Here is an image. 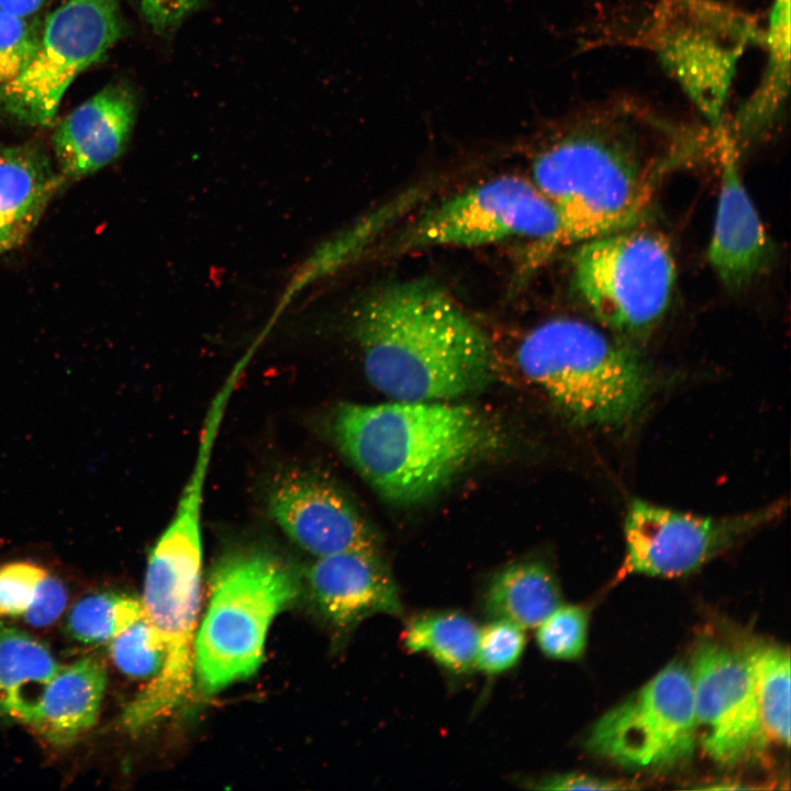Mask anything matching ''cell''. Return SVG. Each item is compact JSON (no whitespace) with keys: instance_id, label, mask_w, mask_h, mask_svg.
Here are the masks:
<instances>
[{"instance_id":"15","label":"cell","mask_w":791,"mask_h":791,"mask_svg":"<svg viewBox=\"0 0 791 791\" xmlns=\"http://www.w3.org/2000/svg\"><path fill=\"white\" fill-rule=\"evenodd\" d=\"M307 580L319 613L342 636L369 616L403 612L399 587L379 552L316 557Z\"/></svg>"},{"instance_id":"17","label":"cell","mask_w":791,"mask_h":791,"mask_svg":"<svg viewBox=\"0 0 791 791\" xmlns=\"http://www.w3.org/2000/svg\"><path fill=\"white\" fill-rule=\"evenodd\" d=\"M64 180L40 147L0 145V256L24 242Z\"/></svg>"},{"instance_id":"13","label":"cell","mask_w":791,"mask_h":791,"mask_svg":"<svg viewBox=\"0 0 791 791\" xmlns=\"http://www.w3.org/2000/svg\"><path fill=\"white\" fill-rule=\"evenodd\" d=\"M270 516L312 556L379 552V542L352 502L324 477L293 468L279 474L267 494Z\"/></svg>"},{"instance_id":"22","label":"cell","mask_w":791,"mask_h":791,"mask_svg":"<svg viewBox=\"0 0 791 791\" xmlns=\"http://www.w3.org/2000/svg\"><path fill=\"white\" fill-rule=\"evenodd\" d=\"M759 715L768 738L790 745V654L778 645L747 653Z\"/></svg>"},{"instance_id":"4","label":"cell","mask_w":791,"mask_h":791,"mask_svg":"<svg viewBox=\"0 0 791 791\" xmlns=\"http://www.w3.org/2000/svg\"><path fill=\"white\" fill-rule=\"evenodd\" d=\"M203 492L183 488L175 513L152 548L142 608L165 651L163 665L126 706L123 725L138 732L168 716L191 695L194 632L200 609Z\"/></svg>"},{"instance_id":"2","label":"cell","mask_w":791,"mask_h":791,"mask_svg":"<svg viewBox=\"0 0 791 791\" xmlns=\"http://www.w3.org/2000/svg\"><path fill=\"white\" fill-rule=\"evenodd\" d=\"M667 131L640 105L615 101L537 155L532 181L555 207L565 246L640 224L668 166L653 141Z\"/></svg>"},{"instance_id":"9","label":"cell","mask_w":791,"mask_h":791,"mask_svg":"<svg viewBox=\"0 0 791 791\" xmlns=\"http://www.w3.org/2000/svg\"><path fill=\"white\" fill-rule=\"evenodd\" d=\"M123 30L120 0H66L43 23L25 69L0 86V112L26 125H49L70 83L105 56Z\"/></svg>"},{"instance_id":"20","label":"cell","mask_w":791,"mask_h":791,"mask_svg":"<svg viewBox=\"0 0 791 791\" xmlns=\"http://www.w3.org/2000/svg\"><path fill=\"white\" fill-rule=\"evenodd\" d=\"M561 604L558 580L541 560L509 564L488 581L482 608L489 619L511 621L523 628L539 625Z\"/></svg>"},{"instance_id":"10","label":"cell","mask_w":791,"mask_h":791,"mask_svg":"<svg viewBox=\"0 0 791 791\" xmlns=\"http://www.w3.org/2000/svg\"><path fill=\"white\" fill-rule=\"evenodd\" d=\"M697 737L690 670L671 662L592 726L587 747L630 768H659L692 755Z\"/></svg>"},{"instance_id":"7","label":"cell","mask_w":791,"mask_h":791,"mask_svg":"<svg viewBox=\"0 0 791 791\" xmlns=\"http://www.w3.org/2000/svg\"><path fill=\"white\" fill-rule=\"evenodd\" d=\"M571 271L575 289L597 320L636 338L664 317L676 281L669 241L639 224L579 243Z\"/></svg>"},{"instance_id":"6","label":"cell","mask_w":791,"mask_h":791,"mask_svg":"<svg viewBox=\"0 0 791 791\" xmlns=\"http://www.w3.org/2000/svg\"><path fill=\"white\" fill-rule=\"evenodd\" d=\"M194 639V672L207 694L254 675L272 620L297 598L299 579L274 552L244 546L220 557Z\"/></svg>"},{"instance_id":"26","label":"cell","mask_w":791,"mask_h":791,"mask_svg":"<svg viewBox=\"0 0 791 791\" xmlns=\"http://www.w3.org/2000/svg\"><path fill=\"white\" fill-rule=\"evenodd\" d=\"M526 646L525 628L503 619H490L479 627L475 669L497 676L514 668Z\"/></svg>"},{"instance_id":"32","label":"cell","mask_w":791,"mask_h":791,"mask_svg":"<svg viewBox=\"0 0 791 791\" xmlns=\"http://www.w3.org/2000/svg\"><path fill=\"white\" fill-rule=\"evenodd\" d=\"M47 0H0V8L21 16H33Z\"/></svg>"},{"instance_id":"12","label":"cell","mask_w":791,"mask_h":791,"mask_svg":"<svg viewBox=\"0 0 791 791\" xmlns=\"http://www.w3.org/2000/svg\"><path fill=\"white\" fill-rule=\"evenodd\" d=\"M697 737L715 762L737 765L764 749V731L747 656L706 642L691 665Z\"/></svg>"},{"instance_id":"23","label":"cell","mask_w":791,"mask_h":791,"mask_svg":"<svg viewBox=\"0 0 791 791\" xmlns=\"http://www.w3.org/2000/svg\"><path fill=\"white\" fill-rule=\"evenodd\" d=\"M144 615L142 603L129 595L96 593L79 600L70 610L67 628L86 644L110 643Z\"/></svg>"},{"instance_id":"3","label":"cell","mask_w":791,"mask_h":791,"mask_svg":"<svg viewBox=\"0 0 791 791\" xmlns=\"http://www.w3.org/2000/svg\"><path fill=\"white\" fill-rule=\"evenodd\" d=\"M332 433L358 474L397 504L430 498L497 442L482 413L446 401L343 403Z\"/></svg>"},{"instance_id":"1","label":"cell","mask_w":791,"mask_h":791,"mask_svg":"<svg viewBox=\"0 0 791 791\" xmlns=\"http://www.w3.org/2000/svg\"><path fill=\"white\" fill-rule=\"evenodd\" d=\"M352 314L364 372L397 401H447L484 387L494 354L484 331L439 285L387 283Z\"/></svg>"},{"instance_id":"28","label":"cell","mask_w":791,"mask_h":791,"mask_svg":"<svg viewBox=\"0 0 791 791\" xmlns=\"http://www.w3.org/2000/svg\"><path fill=\"white\" fill-rule=\"evenodd\" d=\"M46 573L42 567L26 561L0 566V616L23 615Z\"/></svg>"},{"instance_id":"24","label":"cell","mask_w":791,"mask_h":791,"mask_svg":"<svg viewBox=\"0 0 791 791\" xmlns=\"http://www.w3.org/2000/svg\"><path fill=\"white\" fill-rule=\"evenodd\" d=\"M114 665L132 678H153L160 669L164 646L149 622L143 615L110 642Z\"/></svg>"},{"instance_id":"25","label":"cell","mask_w":791,"mask_h":791,"mask_svg":"<svg viewBox=\"0 0 791 791\" xmlns=\"http://www.w3.org/2000/svg\"><path fill=\"white\" fill-rule=\"evenodd\" d=\"M536 627V643L546 657L573 660L583 654L588 637V613L582 606L560 604Z\"/></svg>"},{"instance_id":"31","label":"cell","mask_w":791,"mask_h":791,"mask_svg":"<svg viewBox=\"0 0 791 791\" xmlns=\"http://www.w3.org/2000/svg\"><path fill=\"white\" fill-rule=\"evenodd\" d=\"M541 790H620L621 782L580 773H565L544 778L534 786Z\"/></svg>"},{"instance_id":"16","label":"cell","mask_w":791,"mask_h":791,"mask_svg":"<svg viewBox=\"0 0 791 791\" xmlns=\"http://www.w3.org/2000/svg\"><path fill=\"white\" fill-rule=\"evenodd\" d=\"M136 109V96L123 82L108 85L74 109L53 135L64 178L89 176L115 160L129 142Z\"/></svg>"},{"instance_id":"11","label":"cell","mask_w":791,"mask_h":791,"mask_svg":"<svg viewBox=\"0 0 791 791\" xmlns=\"http://www.w3.org/2000/svg\"><path fill=\"white\" fill-rule=\"evenodd\" d=\"M784 501L725 516L699 515L646 500L630 502L624 516L621 576L680 577L698 570L739 538L778 519Z\"/></svg>"},{"instance_id":"8","label":"cell","mask_w":791,"mask_h":791,"mask_svg":"<svg viewBox=\"0 0 791 791\" xmlns=\"http://www.w3.org/2000/svg\"><path fill=\"white\" fill-rule=\"evenodd\" d=\"M528 239L533 263L564 247L559 215L528 179L501 176L447 197L424 211L396 244L401 252L477 247Z\"/></svg>"},{"instance_id":"19","label":"cell","mask_w":791,"mask_h":791,"mask_svg":"<svg viewBox=\"0 0 791 791\" xmlns=\"http://www.w3.org/2000/svg\"><path fill=\"white\" fill-rule=\"evenodd\" d=\"M49 649L23 631L0 623V713L31 725L58 670Z\"/></svg>"},{"instance_id":"18","label":"cell","mask_w":791,"mask_h":791,"mask_svg":"<svg viewBox=\"0 0 791 791\" xmlns=\"http://www.w3.org/2000/svg\"><path fill=\"white\" fill-rule=\"evenodd\" d=\"M105 682V669L93 657L59 667L43 693L31 726L54 745L73 743L96 723Z\"/></svg>"},{"instance_id":"29","label":"cell","mask_w":791,"mask_h":791,"mask_svg":"<svg viewBox=\"0 0 791 791\" xmlns=\"http://www.w3.org/2000/svg\"><path fill=\"white\" fill-rule=\"evenodd\" d=\"M67 603L64 584L46 573L38 583L31 604L24 612V620L32 626L44 627L53 624Z\"/></svg>"},{"instance_id":"5","label":"cell","mask_w":791,"mask_h":791,"mask_svg":"<svg viewBox=\"0 0 791 791\" xmlns=\"http://www.w3.org/2000/svg\"><path fill=\"white\" fill-rule=\"evenodd\" d=\"M516 364L572 422L619 427L644 406L650 377L623 343L578 319H552L520 342Z\"/></svg>"},{"instance_id":"14","label":"cell","mask_w":791,"mask_h":791,"mask_svg":"<svg viewBox=\"0 0 791 791\" xmlns=\"http://www.w3.org/2000/svg\"><path fill=\"white\" fill-rule=\"evenodd\" d=\"M717 143L720 191L708 258L722 285L739 290L764 272L773 246L744 185L734 141L721 134Z\"/></svg>"},{"instance_id":"27","label":"cell","mask_w":791,"mask_h":791,"mask_svg":"<svg viewBox=\"0 0 791 791\" xmlns=\"http://www.w3.org/2000/svg\"><path fill=\"white\" fill-rule=\"evenodd\" d=\"M42 25L0 8V86L16 78L33 58Z\"/></svg>"},{"instance_id":"21","label":"cell","mask_w":791,"mask_h":791,"mask_svg":"<svg viewBox=\"0 0 791 791\" xmlns=\"http://www.w3.org/2000/svg\"><path fill=\"white\" fill-rule=\"evenodd\" d=\"M479 627L468 615L455 610L422 612L405 624L401 642L412 654L430 656L454 676L475 670Z\"/></svg>"},{"instance_id":"30","label":"cell","mask_w":791,"mask_h":791,"mask_svg":"<svg viewBox=\"0 0 791 791\" xmlns=\"http://www.w3.org/2000/svg\"><path fill=\"white\" fill-rule=\"evenodd\" d=\"M146 23L158 35H170L202 0H136Z\"/></svg>"}]
</instances>
